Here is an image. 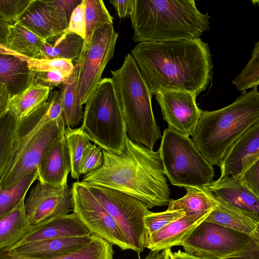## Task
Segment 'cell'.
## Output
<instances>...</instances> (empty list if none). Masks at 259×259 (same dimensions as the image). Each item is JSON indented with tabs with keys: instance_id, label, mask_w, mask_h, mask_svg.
I'll list each match as a JSON object with an SVG mask.
<instances>
[{
	"instance_id": "obj_1",
	"label": "cell",
	"mask_w": 259,
	"mask_h": 259,
	"mask_svg": "<svg viewBox=\"0 0 259 259\" xmlns=\"http://www.w3.org/2000/svg\"><path fill=\"white\" fill-rule=\"evenodd\" d=\"M131 55L152 95L180 91L197 96L211 78L209 47L200 38L139 42Z\"/></svg>"
},
{
	"instance_id": "obj_2",
	"label": "cell",
	"mask_w": 259,
	"mask_h": 259,
	"mask_svg": "<svg viewBox=\"0 0 259 259\" xmlns=\"http://www.w3.org/2000/svg\"><path fill=\"white\" fill-rule=\"evenodd\" d=\"M103 161L81 181L131 195L147 208L167 205L170 192L159 151L131 141L126 136L119 154L102 150Z\"/></svg>"
},
{
	"instance_id": "obj_3",
	"label": "cell",
	"mask_w": 259,
	"mask_h": 259,
	"mask_svg": "<svg viewBox=\"0 0 259 259\" xmlns=\"http://www.w3.org/2000/svg\"><path fill=\"white\" fill-rule=\"evenodd\" d=\"M134 42H166L199 38L209 29L208 13L194 0H133Z\"/></svg>"
},
{
	"instance_id": "obj_4",
	"label": "cell",
	"mask_w": 259,
	"mask_h": 259,
	"mask_svg": "<svg viewBox=\"0 0 259 259\" xmlns=\"http://www.w3.org/2000/svg\"><path fill=\"white\" fill-rule=\"evenodd\" d=\"M258 121L259 93L254 88L225 107L201 110L192 140L211 165L220 166L231 146Z\"/></svg>"
},
{
	"instance_id": "obj_5",
	"label": "cell",
	"mask_w": 259,
	"mask_h": 259,
	"mask_svg": "<svg viewBox=\"0 0 259 259\" xmlns=\"http://www.w3.org/2000/svg\"><path fill=\"white\" fill-rule=\"evenodd\" d=\"M121 105L127 137L153 150L162 135L152 110V94L130 54L121 67L111 70Z\"/></svg>"
},
{
	"instance_id": "obj_6",
	"label": "cell",
	"mask_w": 259,
	"mask_h": 259,
	"mask_svg": "<svg viewBox=\"0 0 259 259\" xmlns=\"http://www.w3.org/2000/svg\"><path fill=\"white\" fill-rule=\"evenodd\" d=\"M48 101L37 111L19 122L17 137L10 159L0 179V189H7L34 169L50 147L64 134L63 115L51 121Z\"/></svg>"
},
{
	"instance_id": "obj_7",
	"label": "cell",
	"mask_w": 259,
	"mask_h": 259,
	"mask_svg": "<svg viewBox=\"0 0 259 259\" xmlns=\"http://www.w3.org/2000/svg\"><path fill=\"white\" fill-rule=\"evenodd\" d=\"M80 128L102 150L119 154L124 149L127 136L125 124L111 78H102L85 103Z\"/></svg>"
},
{
	"instance_id": "obj_8",
	"label": "cell",
	"mask_w": 259,
	"mask_h": 259,
	"mask_svg": "<svg viewBox=\"0 0 259 259\" xmlns=\"http://www.w3.org/2000/svg\"><path fill=\"white\" fill-rule=\"evenodd\" d=\"M158 151L171 185L203 189L213 181V166L198 151L189 136L168 127L163 132Z\"/></svg>"
},
{
	"instance_id": "obj_9",
	"label": "cell",
	"mask_w": 259,
	"mask_h": 259,
	"mask_svg": "<svg viewBox=\"0 0 259 259\" xmlns=\"http://www.w3.org/2000/svg\"><path fill=\"white\" fill-rule=\"evenodd\" d=\"M84 184L117 222L132 250L138 254L143 252L146 236L144 218L151 212L148 208L124 193L98 185Z\"/></svg>"
},
{
	"instance_id": "obj_10",
	"label": "cell",
	"mask_w": 259,
	"mask_h": 259,
	"mask_svg": "<svg viewBox=\"0 0 259 259\" xmlns=\"http://www.w3.org/2000/svg\"><path fill=\"white\" fill-rule=\"evenodd\" d=\"M118 34L112 24L97 30L83 48L78 65V91L81 105L85 104L101 80L102 73L112 59Z\"/></svg>"
},
{
	"instance_id": "obj_11",
	"label": "cell",
	"mask_w": 259,
	"mask_h": 259,
	"mask_svg": "<svg viewBox=\"0 0 259 259\" xmlns=\"http://www.w3.org/2000/svg\"><path fill=\"white\" fill-rule=\"evenodd\" d=\"M252 237L203 221L181 244L185 252L200 259H224L242 249Z\"/></svg>"
},
{
	"instance_id": "obj_12",
	"label": "cell",
	"mask_w": 259,
	"mask_h": 259,
	"mask_svg": "<svg viewBox=\"0 0 259 259\" xmlns=\"http://www.w3.org/2000/svg\"><path fill=\"white\" fill-rule=\"evenodd\" d=\"M71 189L73 213L92 234L101 237L122 250H132L131 245L117 222L89 188L81 181H77L73 183Z\"/></svg>"
},
{
	"instance_id": "obj_13",
	"label": "cell",
	"mask_w": 259,
	"mask_h": 259,
	"mask_svg": "<svg viewBox=\"0 0 259 259\" xmlns=\"http://www.w3.org/2000/svg\"><path fill=\"white\" fill-rule=\"evenodd\" d=\"M72 189L68 184L54 185L39 181L24 203L26 215L32 226L72 210Z\"/></svg>"
},
{
	"instance_id": "obj_14",
	"label": "cell",
	"mask_w": 259,
	"mask_h": 259,
	"mask_svg": "<svg viewBox=\"0 0 259 259\" xmlns=\"http://www.w3.org/2000/svg\"><path fill=\"white\" fill-rule=\"evenodd\" d=\"M155 95L168 128L191 136L201 112L196 103L197 96L180 91L162 92Z\"/></svg>"
},
{
	"instance_id": "obj_15",
	"label": "cell",
	"mask_w": 259,
	"mask_h": 259,
	"mask_svg": "<svg viewBox=\"0 0 259 259\" xmlns=\"http://www.w3.org/2000/svg\"><path fill=\"white\" fill-rule=\"evenodd\" d=\"M19 22L38 36L48 39L63 32L69 19L52 0H32Z\"/></svg>"
},
{
	"instance_id": "obj_16",
	"label": "cell",
	"mask_w": 259,
	"mask_h": 259,
	"mask_svg": "<svg viewBox=\"0 0 259 259\" xmlns=\"http://www.w3.org/2000/svg\"><path fill=\"white\" fill-rule=\"evenodd\" d=\"M259 160V121L252 125L229 148L221 162V176L240 177Z\"/></svg>"
},
{
	"instance_id": "obj_17",
	"label": "cell",
	"mask_w": 259,
	"mask_h": 259,
	"mask_svg": "<svg viewBox=\"0 0 259 259\" xmlns=\"http://www.w3.org/2000/svg\"><path fill=\"white\" fill-rule=\"evenodd\" d=\"M203 189L216 199L259 221V196L244 187L237 177L218 179Z\"/></svg>"
},
{
	"instance_id": "obj_18",
	"label": "cell",
	"mask_w": 259,
	"mask_h": 259,
	"mask_svg": "<svg viewBox=\"0 0 259 259\" xmlns=\"http://www.w3.org/2000/svg\"><path fill=\"white\" fill-rule=\"evenodd\" d=\"M91 235L90 230L73 212L55 217L32 226L29 231L11 248L42 240Z\"/></svg>"
},
{
	"instance_id": "obj_19",
	"label": "cell",
	"mask_w": 259,
	"mask_h": 259,
	"mask_svg": "<svg viewBox=\"0 0 259 259\" xmlns=\"http://www.w3.org/2000/svg\"><path fill=\"white\" fill-rule=\"evenodd\" d=\"M71 170V159L65 134L50 147L38 168L37 180L54 185L67 184Z\"/></svg>"
},
{
	"instance_id": "obj_20",
	"label": "cell",
	"mask_w": 259,
	"mask_h": 259,
	"mask_svg": "<svg viewBox=\"0 0 259 259\" xmlns=\"http://www.w3.org/2000/svg\"><path fill=\"white\" fill-rule=\"evenodd\" d=\"M212 209L197 215L185 214L158 231L147 235L144 247L151 251H159L174 246L181 245L185 238L206 218Z\"/></svg>"
},
{
	"instance_id": "obj_21",
	"label": "cell",
	"mask_w": 259,
	"mask_h": 259,
	"mask_svg": "<svg viewBox=\"0 0 259 259\" xmlns=\"http://www.w3.org/2000/svg\"><path fill=\"white\" fill-rule=\"evenodd\" d=\"M93 235L42 240L7 250L21 256L48 258L71 252L89 242Z\"/></svg>"
},
{
	"instance_id": "obj_22",
	"label": "cell",
	"mask_w": 259,
	"mask_h": 259,
	"mask_svg": "<svg viewBox=\"0 0 259 259\" xmlns=\"http://www.w3.org/2000/svg\"><path fill=\"white\" fill-rule=\"evenodd\" d=\"M213 198L217 205L204 222L215 223L252 237H259V221Z\"/></svg>"
},
{
	"instance_id": "obj_23",
	"label": "cell",
	"mask_w": 259,
	"mask_h": 259,
	"mask_svg": "<svg viewBox=\"0 0 259 259\" xmlns=\"http://www.w3.org/2000/svg\"><path fill=\"white\" fill-rule=\"evenodd\" d=\"M23 58L0 54V82L6 85L11 97L25 90L33 79V73Z\"/></svg>"
},
{
	"instance_id": "obj_24",
	"label": "cell",
	"mask_w": 259,
	"mask_h": 259,
	"mask_svg": "<svg viewBox=\"0 0 259 259\" xmlns=\"http://www.w3.org/2000/svg\"><path fill=\"white\" fill-rule=\"evenodd\" d=\"M51 91L49 87L36 83L32 80L25 90L11 97L8 113L17 120H22L48 101Z\"/></svg>"
},
{
	"instance_id": "obj_25",
	"label": "cell",
	"mask_w": 259,
	"mask_h": 259,
	"mask_svg": "<svg viewBox=\"0 0 259 259\" xmlns=\"http://www.w3.org/2000/svg\"><path fill=\"white\" fill-rule=\"evenodd\" d=\"M46 40L18 22L9 26L5 46L24 57L42 59L44 57L41 49Z\"/></svg>"
},
{
	"instance_id": "obj_26",
	"label": "cell",
	"mask_w": 259,
	"mask_h": 259,
	"mask_svg": "<svg viewBox=\"0 0 259 259\" xmlns=\"http://www.w3.org/2000/svg\"><path fill=\"white\" fill-rule=\"evenodd\" d=\"M24 200L11 212L0 219V252L11 248L32 227L25 213Z\"/></svg>"
},
{
	"instance_id": "obj_27",
	"label": "cell",
	"mask_w": 259,
	"mask_h": 259,
	"mask_svg": "<svg viewBox=\"0 0 259 259\" xmlns=\"http://www.w3.org/2000/svg\"><path fill=\"white\" fill-rule=\"evenodd\" d=\"M84 39L78 35L64 31L47 39L41 51L44 59H65L77 62L83 47Z\"/></svg>"
},
{
	"instance_id": "obj_28",
	"label": "cell",
	"mask_w": 259,
	"mask_h": 259,
	"mask_svg": "<svg viewBox=\"0 0 259 259\" xmlns=\"http://www.w3.org/2000/svg\"><path fill=\"white\" fill-rule=\"evenodd\" d=\"M92 239L83 246L62 255L48 258L21 256L8 251L0 252V259H113L112 244L92 234Z\"/></svg>"
},
{
	"instance_id": "obj_29",
	"label": "cell",
	"mask_w": 259,
	"mask_h": 259,
	"mask_svg": "<svg viewBox=\"0 0 259 259\" xmlns=\"http://www.w3.org/2000/svg\"><path fill=\"white\" fill-rule=\"evenodd\" d=\"M78 65L76 64L71 74L59 86L63 115L67 128H73L82 120L84 112L78 91Z\"/></svg>"
},
{
	"instance_id": "obj_30",
	"label": "cell",
	"mask_w": 259,
	"mask_h": 259,
	"mask_svg": "<svg viewBox=\"0 0 259 259\" xmlns=\"http://www.w3.org/2000/svg\"><path fill=\"white\" fill-rule=\"evenodd\" d=\"M186 195L178 199H170L167 209L183 210L186 215H193L213 209L217 202L208 192L203 189L185 187Z\"/></svg>"
},
{
	"instance_id": "obj_31",
	"label": "cell",
	"mask_w": 259,
	"mask_h": 259,
	"mask_svg": "<svg viewBox=\"0 0 259 259\" xmlns=\"http://www.w3.org/2000/svg\"><path fill=\"white\" fill-rule=\"evenodd\" d=\"M37 178V169H34L11 188L0 189V219L11 212L25 200L28 190Z\"/></svg>"
},
{
	"instance_id": "obj_32",
	"label": "cell",
	"mask_w": 259,
	"mask_h": 259,
	"mask_svg": "<svg viewBox=\"0 0 259 259\" xmlns=\"http://www.w3.org/2000/svg\"><path fill=\"white\" fill-rule=\"evenodd\" d=\"M82 3L86 26L84 47L97 30L105 25L113 24V18L102 0H82Z\"/></svg>"
},
{
	"instance_id": "obj_33",
	"label": "cell",
	"mask_w": 259,
	"mask_h": 259,
	"mask_svg": "<svg viewBox=\"0 0 259 259\" xmlns=\"http://www.w3.org/2000/svg\"><path fill=\"white\" fill-rule=\"evenodd\" d=\"M19 122L9 113L0 120V179L13 150Z\"/></svg>"
},
{
	"instance_id": "obj_34",
	"label": "cell",
	"mask_w": 259,
	"mask_h": 259,
	"mask_svg": "<svg viewBox=\"0 0 259 259\" xmlns=\"http://www.w3.org/2000/svg\"><path fill=\"white\" fill-rule=\"evenodd\" d=\"M65 134L71 159V176L74 179L80 176V166L82 158L91 144L89 139L79 128H66Z\"/></svg>"
},
{
	"instance_id": "obj_35",
	"label": "cell",
	"mask_w": 259,
	"mask_h": 259,
	"mask_svg": "<svg viewBox=\"0 0 259 259\" xmlns=\"http://www.w3.org/2000/svg\"><path fill=\"white\" fill-rule=\"evenodd\" d=\"M239 91L257 88L259 84V41L255 43L251 57L240 73L232 81Z\"/></svg>"
},
{
	"instance_id": "obj_36",
	"label": "cell",
	"mask_w": 259,
	"mask_h": 259,
	"mask_svg": "<svg viewBox=\"0 0 259 259\" xmlns=\"http://www.w3.org/2000/svg\"><path fill=\"white\" fill-rule=\"evenodd\" d=\"M23 59L27 62L31 71L57 72L65 78L71 74L74 69L72 62L65 59H37L24 57Z\"/></svg>"
},
{
	"instance_id": "obj_37",
	"label": "cell",
	"mask_w": 259,
	"mask_h": 259,
	"mask_svg": "<svg viewBox=\"0 0 259 259\" xmlns=\"http://www.w3.org/2000/svg\"><path fill=\"white\" fill-rule=\"evenodd\" d=\"M185 214V212L181 209L174 210L167 209L166 211L160 212H151L144 218L146 236L158 231Z\"/></svg>"
},
{
	"instance_id": "obj_38",
	"label": "cell",
	"mask_w": 259,
	"mask_h": 259,
	"mask_svg": "<svg viewBox=\"0 0 259 259\" xmlns=\"http://www.w3.org/2000/svg\"><path fill=\"white\" fill-rule=\"evenodd\" d=\"M32 0H0V19L12 25L18 22Z\"/></svg>"
},
{
	"instance_id": "obj_39",
	"label": "cell",
	"mask_w": 259,
	"mask_h": 259,
	"mask_svg": "<svg viewBox=\"0 0 259 259\" xmlns=\"http://www.w3.org/2000/svg\"><path fill=\"white\" fill-rule=\"evenodd\" d=\"M103 161L102 149L95 144H91L86 151L80 166V175H86L98 168Z\"/></svg>"
},
{
	"instance_id": "obj_40",
	"label": "cell",
	"mask_w": 259,
	"mask_h": 259,
	"mask_svg": "<svg viewBox=\"0 0 259 259\" xmlns=\"http://www.w3.org/2000/svg\"><path fill=\"white\" fill-rule=\"evenodd\" d=\"M85 27L84 5L82 1L73 11L68 27L65 31L76 34L84 39L85 36Z\"/></svg>"
},
{
	"instance_id": "obj_41",
	"label": "cell",
	"mask_w": 259,
	"mask_h": 259,
	"mask_svg": "<svg viewBox=\"0 0 259 259\" xmlns=\"http://www.w3.org/2000/svg\"><path fill=\"white\" fill-rule=\"evenodd\" d=\"M237 178L244 187L259 196V160Z\"/></svg>"
},
{
	"instance_id": "obj_42",
	"label": "cell",
	"mask_w": 259,
	"mask_h": 259,
	"mask_svg": "<svg viewBox=\"0 0 259 259\" xmlns=\"http://www.w3.org/2000/svg\"><path fill=\"white\" fill-rule=\"evenodd\" d=\"M33 73L32 80L34 82L48 87L51 90L62 84L65 80L63 75L57 72L40 71Z\"/></svg>"
},
{
	"instance_id": "obj_43",
	"label": "cell",
	"mask_w": 259,
	"mask_h": 259,
	"mask_svg": "<svg viewBox=\"0 0 259 259\" xmlns=\"http://www.w3.org/2000/svg\"><path fill=\"white\" fill-rule=\"evenodd\" d=\"M224 259H259V237H252L242 249Z\"/></svg>"
},
{
	"instance_id": "obj_44",
	"label": "cell",
	"mask_w": 259,
	"mask_h": 259,
	"mask_svg": "<svg viewBox=\"0 0 259 259\" xmlns=\"http://www.w3.org/2000/svg\"><path fill=\"white\" fill-rule=\"evenodd\" d=\"M109 3L114 7L119 18L130 17L133 10V0H111Z\"/></svg>"
},
{
	"instance_id": "obj_45",
	"label": "cell",
	"mask_w": 259,
	"mask_h": 259,
	"mask_svg": "<svg viewBox=\"0 0 259 259\" xmlns=\"http://www.w3.org/2000/svg\"><path fill=\"white\" fill-rule=\"evenodd\" d=\"M11 96L5 84L0 82V120L8 113Z\"/></svg>"
},
{
	"instance_id": "obj_46",
	"label": "cell",
	"mask_w": 259,
	"mask_h": 259,
	"mask_svg": "<svg viewBox=\"0 0 259 259\" xmlns=\"http://www.w3.org/2000/svg\"><path fill=\"white\" fill-rule=\"evenodd\" d=\"M82 0H55L54 3L65 14L69 19L74 9Z\"/></svg>"
},
{
	"instance_id": "obj_47",
	"label": "cell",
	"mask_w": 259,
	"mask_h": 259,
	"mask_svg": "<svg viewBox=\"0 0 259 259\" xmlns=\"http://www.w3.org/2000/svg\"><path fill=\"white\" fill-rule=\"evenodd\" d=\"M9 25L0 19V45L5 46L9 33Z\"/></svg>"
},
{
	"instance_id": "obj_48",
	"label": "cell",
	"mask_w": 259,
	"mask_h": 259,
	"mask_svg": "<svg viewBox=\"0 0 259 259\" xmlns=\"http://www.w3.org/2000/svg\"><path fill=\"white\" fill-rule=\"evenodd\" d=\"M138 259H166L165 250L161 251H151L144 258H141L139 256Z\"/></svg>"
},
{
	"instance_id": "obj_49",
	"label": "cell",
	"mask_w": 259,
	"mask_h": 259,
	"mask_svg": "<svg viewBox=\"0 0 259 259\" xmlns=\"http://www.w3.org/2000/svg\"><path fill=\"white\" fill-rule=\"evenodd\" d=\"M174 259H200L199 258L191 255L186 252L179 250L177 252H172Z\"/></svg>"
},
{
	"instance_id": "obj_50",
	"label": "cell",
	"mask_w": 259,
	"mask_h": 259,
	"mask_svg": "<svg viewBox=\"0 0 259 259\" xmlns=\"http://www.w3.org/2000/svg\"><path fill=\"white\" fill-rule=\"evenodd\" d=\"M0 54H10V55H14V56H17V57H20V58L25 57H24L20 54H18L10 50L9 49H8L6 46H3V45H0Z\"/></svg>"
},
{
	"instance_id": "obj_51",
	"label": "cell",
	"mask_w": 259,
	"mask_h": 259,
	"mask_svg": "<svg viewBox=\"0 0 259 259\" xmlns=\"http://www.w3.org/2000/svg\"><path fill=\"white\" fill-rule=\"evenodd\" d=\"M166 252V259H174L172 252H171L170 248L165 249Z\"/></svg>"
}]
</instances>
